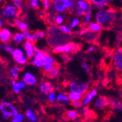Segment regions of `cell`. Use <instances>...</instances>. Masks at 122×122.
Instances as JSON below:
<instances>
[{"mask_svg": "<svg viewBox=\"0 0 122 122\" xmlns=\"http://www.w3.org/2000/svg\"><path fill=\"white\" fill-rule=\"evenodd\" d=\"M0 111L2 113L4 119L14 117L18 113V110L15 106L10 102H2L0 103Z\"/></svg>", "mask_w": 122, "mask_h": 122, "instance_id": "1", "label": "cell"}, {"mask_svg": "<svg viewBox=\"0 0 122 122\" xmlns=\"http://www.w3.org/2000/svg\"><path fill=\"white\" fill-rule=\"evenodd\" d=\"M88 86H89V84L87 82L72 81L69 85V88L71 92L77 93L83 96L88 91Z\"/></svg>", "mask_w": 122, "mask_h": 122, "instance_id": "2", "label": "cell"}, {"mask_svg": "<svg viewBox=\"0 0 122 122\" xmlns=\"http://www.w3.org/2000/svg\"><path fill=\"white\" fill-rule=\"evenodd\" d=\"M106 13V26L105 28H110L115 23L117 18V11L113 7H109L105 10Z\"/></svg>", "mask_w": 122, "mask_h": 122, "instance_id": "3", "label": "cell"}, {"mask_svg": "<svg viewBox=\"0 0 122 122\" xmlns=\"http://www.w3.org/2000/svg\"><path fill=\"white\" fill-rule=\"evenodd\" d=\"M12 56L14 61L20 65H24L27 61V59L25 56L24 52L23 51V50L19 48H17L14 50V52L12 54Z\"/></svg>", "mask_w": 122, "mask_h": 122, "instance_id": "4", "label": "cell"}, {"mask_svg": "<svg viewBox=\"0 0 122 122\" xmlns=\"http://www.w3.org/2000/svg\"><path fill=\"white\" fill-rule=\"evenodd\" d=\"M113 63L117 70L122 72V48L115 52L113 57Z\"/></svg>", "mask_w": 122, "mask_h": 122, "instance_id": "5", "label": "cell"}, {"mask_svg": "<svg viewBox=\"0 0 122 122\" xmlns=\"http://www.w3.org/2000/svg\"><path fill=\"white\" fill-rule=\"evenodd\" d=\"M53 7L57 13H64L68 9L67 0H55L53 1Z\"/></svg>", "mask_w": 122, "mask_h": 122, "instance_id": "6", "label": "cell"}, {"mask_svg": "<svg viewBox=\"0 0 122 122\" xmlns=\"http://www.w3.org/2000/svg\"><path fill=\"white\" fill-rule=\"evenodd\" d=\"M18 10L15 5H5L3 8V15L7 18H12L17 15Z\"/></svg>", "mask_w": 122, "mask_h": 122, "instance_id": "7", "label": "cell"}, {"mask_svg": "<svg viewBox=\"0 0 122 122\" xmlns=\"http://www.w3.org/2000/svg\"><path fill=\"white\" fill-rule=\"evenodd\" d=\"M97 33L93 32L90 31L88 29H83L80 32L79 35L83 37L85 40H88V42H92L97 39Z\"/></svg>", "mask_w": 122, "mask_h": 122, "instance_id": "8", "label": "cell"}, {"mask_svg": "<svg viewBox=\"0 0 122 122\" xmlns=\"http://www.w3.org/2000/svg\"><path fill=\"white\" fill-rule=\"evenodd\" d=\"M96 108L102 109L110 105V99L105 96H99L94 103Z\"/></svg>", "mask_w": 122, "mask_h": 122, "instance_id": "9", "label": "cell"}, {"mask_svg": "<svg viewBox=\"0 0 122 122\" xmlns=\"http://www.w3.org/2000/svg\"><path fill=\"white\" fill-rule=\"evenodd\" d=\"M96 22L101 25L103 28L106 26V13L105 10L103 9H99L96 13Z\"/></svg>", "mask_w": 122, "mask_h": 122, "instance_id": "10", "label": "cell"}, {"mask_svg": "<svg viewBox=\"0 0 122 122\" xmlns=\"http://www.w3.org/2000/svg\"><path fill=\"white\" fill-rule=\"evenodd\" d=\"M39 89L40 90V92L45 95L49 94L50 93L53 92V86H52V84L48 82V81H43L42 83H40L38 86Z\"/></svg>", "mask_w": 122, "mask_h": 122, "instance_id": "11", "label": "cell"}, {"mask_svg": "<svg viewBox=\"0 0 122 122\" xmlns=\"http://www.w3.org/2000/svg\"><path fill=\"white\" fill-rule=\"evenodd\" d=\"M24 48L25 50V53L26 55V57L28 59H31L35 56V46H34L33 43L29 40H26L24 44Z\"/></svg>", "mask_w": 122, "mask_h": 122, "instance_id": "12", "label": "cell"}, {"mask_svg": "<svg viewBox=\"0 0 122 122\" xmlns=\"http://www.w3.org/2000/svg\"><path fill=\"white\" fill-rule=\"evenodd\" d=\"M23 81L26 85L29 86H34L37 82V77H35V75L29 72H26L24 74Z\"/></svg>", "mask_w": 122, "mask_h": 122, "instance_id": "13", "label": "cell"}, {"mask_svg": "<svg viewBox=\"0 0 122 122\" xmlns=\"http://www.w3.org/2000/svg\"><path fill=\"white\" fill-rule=\"evenodd\" d=\"M12 37V34L9 29H2L0 30V41L3 43H7Z\"/></svg>", "mask_w": 122, "mask_h": 122, "instance_id": "14", "label": "cell"}, {"mask_svg": "<svg viewBox=\"0 0 122 122\" xmlns=\"http://www.w3.org/2000/svg\"><path fill=\"white\" fill-rule=\"evenodd\" d=\"M44 74L48 78H56L59 75V66H58V64L55 65L52 69L48 72H45Z\"/></svg>", "mask_w": 122, "mask_h": 122, "instance_id": "15", "label": "cell"}, {"mask_svg": "<svg viewBox=\"0 0 122 122\" xmlns=\"http://www.w3.org/2000/svg\"><path fill=\"white\" fill-rule=\"evenodd\" d=\"M110 106L112 109L122 112V103L116 98H110Z\"/></svg>", "mask_w": 122, "mask_h": 122, "instance_id": "16", "label": "cell"}, {"mask_svg": "<svg viewBox=\"0 0 122 122\" xmlns=\"http://www.w3.org/2000/svg\"><path fill=\"white\" fill-rule=\"evenodd\" d=\"M11 83H12V86H13V91L16 94H18L20 92V90L24 88L26 86V83L24 81L16 82L15 80H13Z\"/></svg>", "mask_w": 122, "mask_h": 122, "instance_id": "17", "label": "cell"}, {"mask_svg": "<svg viewBox=\"0 0 122 122\" xmlns=\"http://www.w3.org/2000/svg\"><path fill=\"white\" fill-rule=\"evenodd\" d=\"M97 91L96 89H92L84 97V99H83V100L82 102L83 105H86L87 104H88L97 96Z\"/></svg>", "mask_w": 122, "mask_h": 122, "instance_id": "18", "label": "cell"}, {"mask_svg": "<svg viewBox=\"0 0 122 122\" xmlns=\"http://www.w3.org/2000/svg\"><path fill=\"white\" fill-rule=\"evenodd\" d=\"M63 117L66 120H75L79 117V114L76 110H66L63 114Z\"/></svg>", "mask_w": 122, "mask_h": 122, "instance_id": "19", "label": "cell"}, {"mask_svg": "<svg viewBox=\"0 0 122 122\" xmlns=\"http://www.w3.org/2000/svg\"><path fill=\"white\" fill-rule=\"evenodd\" d=\"M56 102L59 105H65L70 102L68 96L64 94H59L56 97Z\"/></svg>", "mask_w": 122, "mask_h": 122, "instance_id": "20", "label": "cell"}, {"mask_svg": "<svg viewBox=\"0 0 122 122\" xmlns=\"http://www.w3.org/2000/svg\"><path fill=\"white\" fill-rule=\"evenodd\" d=\"M57 64L56 63V61H55V60L52 58V57H50L47 61L45 63V64H44L43 66V69H44V71L45 72H48L51 69H52L53 66L55 65H56Z\"/></svg>", "mask_w": 122, "mask_h": 122, "instance_id": "21", "label": "cell"}, {"mask_svg": "<svg viewBox=\"0 0 122 122\" xmlns=\"http://www.w3.org/2000/svg\"><path fill=\"white\" fill-rule=\"evenodd\" d=\"M88 29H89L90 31H93V32H95V33H98V32H100L103 27L98 24L97 23H94V22H92L89 24H88Z\"/></svg>", "mask_w": 122, "mask_h": 122, "instance_id": "22", "label": "cell"}, {"mask_svg": "<svg viewBox=\"0 0 122 122\" xmlns=\"http://www.w3.org/2000/svg\"><path fill=\"white\" fill-rule=\"evenodd\" d=\"M20 71H21V68L18 66H15L10 69V72L11 76H12V77L13 78V80H17L18 78L19 73Z\"/></svg>", "mask_w": 122, "mask_h": 122, "instance_id": "23", "label": "cell"}, {"mask_svg": "<svg viewBox=\"0 0 122 122\" xmlns=\"http://www.w3.org/2000/svg\"><path fill=\"white\" fill-rule=\"evenodd\" d=\"M92 2L94 4V6L100 8V9L105 7L108 4L110 3V2L108 1V0H93Z\"/></svg>", "mask_w": 122, "mask_h": 122, "instance_id": "24", "label": "cell"}, {"mask_svg": "<svg viewBox=\"0 0 122 122\" xmlns=\"http://www.w3.org/2000/svg\"><path fill=\"white\" fill-rule=\"evenodd\" d=\"M25 35H24V33H20V32H17L14 35L13 37V40L15 42V44H20L22 42H24L25 40Z\"/></svg>", "mask_w": 122, "mask_h": 122, "instance_id": "25", "label": "cell"}, {"mask_svg": "<svg viewBox=\"0 0 122 122\" xmlns=\"http://www.w3.org/2000/svg\"><path fill=\"white\" fill-rule=\"evenodd\" d=\"M68 98L70 99V101L71 102H77V101H81V99L83 98V96L77 94V93H74V92H70L68 94Z\"/></svg>", "mask_w": 122, "mask_h": 122, "instance_id": "26", "label": "cell"}, {"mask_svg": "<svg viewBox=\"0 0 122 122\" xmlns=\"http://www.w3.org/2000/svg\"><path fill=\"white\" fill-rule=\"evenodd\" d=\"M76 5L77 7H81L83 10H87L91 7V5L89 4V2H86L83 0H79V1L76 2Z\"/></svg>", "mask_w": 122, "mask_h": 122, "instance_id": "27", "label": "cell"}, {"mask_svg": "<svg viewBox=\"0 0 122 122\" xmlns=\"http://www.w3.org/2000/svg\"><path fill=\"white\" fill-rule=\"evenodd\" d=\"M92 19V9L91 7L87 10L86 11V14H85V18H84V21H83V24L84 25H88L90 24Z\"/></svg>", "mask_w": 122, "mask_h": 122, "instance_id": "28", "label": "cell"}, {"mask_svg": "<svg viewBox=\"0 0 122 122\" xmlns=\"http://www.w3.org/2000/svg\"><path fill=\"white\" fill-rule=\"evenodd\" d=\"M23 33H24V35H25V37L27 39V40H29V41H30L31 42H34L35 41H36L34 33H31L29 31H25Z\"/></svg>", "mask_w": 122, "mask_h": 122, "instance_id": "29", "label": "cell"}, {"mask_svg": "<svg viewBox=\"0 0 122 122\" xmlns=\"http://www.w3.org/2000/svg\"><path fill=\"white\" fill-rule=\"evenodd\" d=\"M1 47H2V49H4L6 52L9 53L10 54H13V52H14V50H15V49H13V48L12 46H10L9 44H7V43H3V44H2Z\"/></svg>", "mask_w": 122, "mask_h": 122, "instance_id": "30", "label": "cell"}, {"mask_svg": "<svg viewBox=\"0 0 122 122\" xmlns=\"http://www.w3.org/2000/svg\"><path fill=\"white\" fill-rule=\"evenodd\" d=\"M59 29L61 31V32H62L63 34H65V35H71L72 34V29L67 26H64V25H61L60 27H59Z\"/></svg>", "mask_w": 122, "mask_h": 122, "instance_id": "31", "label": "cell"}, {"mask_svg": "<svg viewBox=\"0 0 122 122\" xmlns=\"http://www.w3.org/2000/svg\"><path fill=\"white\" fill-rule=\"evenodd\" d=\"M26 116L27 117V118L31 121H37V117L35 115V113H33L31 110H27L26 112Z\"/></svg>", "mask_w": 122, "mask_h": 122, "instance_id": "32", "label": "cell"}, {"mask_svg": "<svg viewBox=\"0 0 122 122\" xmlns=\"http://www.w3.org/2000/svg\"><path fill=\"white\" fill-rule=\"evenodd\" d=\"M74 12L77 16H83V15H85V14H86V11L77 6H76L74 8Z\"/></svg>", "mask_w": 122, "mask_h": 122, "instance_id": "33", "label": "cell"}, {"mask_svg": "<svg viewBox=\"0 0 122 122\" xmlns=\"http://www.w3.org/2000/svg\"><path fill=\"white\" fill-rule=\"evenodd\" d=\"M73 42H67L66 44H64V53H72V49L73 46Z\"/></svg>", "mask_w": 122, "mask_h": 122, "instance_id": "34", "label": "cell"}, {"mask_svg": "<svg viewBox=\"0 0 122 122\" xmlns=\"http://www.w3.org/2000/svg\"><path fill=\"white\" fill-rule=\"evenodd\" d=\"M35 34V40H38L40 39H42V38H44L46 36V33L44 32L43 31H37L35 32H34Z\"/></svg>", "mask_w": 122, "mask_h": 122, "instance_id": "35", "label": "cell"}, {"mask_svg": "<svg viewBox=\"0 0 122 122\" xmlns=\"http://www.w3.org/2000/svg\"><path fill=\"white\" fill-rule=\"evenodd\" d=\"M54 21H55V23H56V24L61 25L62 23H63V21H64V18H63V16L61 15L57 14L54 17Z\"/></svg>", "mask_w": 122, "mask_h": 122, "instance_id": "36", "label": "cell"}, {"mask_svg": "<svg viewBox=\"0 0 122 122\" xmlns=\"http://www.w3.org/2000/svg\"><path fill=\"white\" fill-rule=\"evenodd\" d=\"M24 116L22 115L21 113H17L14 117H13L12 120H11V122H21L24 120Z\"/></svg>", "mask_w": 122, "mask_h": 122, "instance_id": "37", "label": "cell"}, {"mask_svg": "<svg viewBox=\"0 0 122 122\" xmlns=\"http://www.w3.org/2000/svg\"><path fill=\"white\" fill-rule=\"evenodd\" d=\"M53 53H64V45L59 46L54 48L53 50Z\"/></svg>", "mask_w": 122, "mask_h": 122, "instance_id": "38", "label": "cell"}, {"mask_svg": "<svg viewBox=\"0 0 122 122\" xmlns=\"http://www.w3.org/2000/svg\"><path fill=\"white\" fill-rule=\"evenodd\" d=\"M81 23V21L78 18H74L72 21H71V23H70V28L71 29H73V28H75L77 27V26H78Z\"/></svg>", "mask_w": 122, "mask_h": 122, "instance_id": "39", "label": "cell"}, {"mask_svg": "<svg viewBox=\"0 0 122 122\" xmlns=\"http://www.w3.org/2000/svg\"><path fill=\"white\" fill-rule=\"evenodd\" d=\"M18 29L22 31H27V29H28V24H26L25 22H23V21H20V24H18Z\"/></svg>", "mask_w": 122, "mask_h": 122, "instance_id": "40", "label": "cell"}, {"mask_svg": "<svg viewBox=\"0 0 122 122\" xmlns=\"http://www.w3.org/2000/svg\"><path fill=\"white\" fill-rule=\"evenodd\" d=\"M38 2V0H31V1H29V6L33 9H37L39 8Z\"/></svg>", "mask_w": 122, "mask_h": 122, "instance_id": "41", "label": "cell"}, {"mask_svg": "<svg viewBox=\"0 0 122 122\" xmlns=\"http://www.w3.org/2000/svg\"><path fill=\"white\" fill-rule=\"evenodd\" d=\"M80 50H81V46L79 45V44L74 43L73 46H72V53H76L78 52Z\"/></svg>", "mask_w": 122, "mask_h": 122, "instance_id": "42", "label": "cell"}, {"mask_svg": "<svg viewBox=\"0 0 122 122\" xmlns=\"http://www.w3.org/2000/svg\"><path fill=\"white\" fill-rule=\"evenodd\" d=\"M81 66H82V68L84 70V71H85L87 74H90V73H91L90 68H89V66H88V65L87 64V63L83 62L82 64H81Z\"/></svg>", "mask_w": 122, "mask_h": 122, "instance_id": "43", "label": "cell"}, {"mask_svg": "<svg viewBox=\"0 0 122 122\" xmlns=\"http://www.w3.org/2000/svg\"><path fill=\"white\" fill-rule=\"evenodd\" d=\"M48 101L51 102H53L55 100H56V94H55V92H51L48 94Z\"/></svg>", "mask_w": 122, "mask_h": 122, "instance_id": "44", "label": "cell"}, {"mask_svg": "<svg viewBox=\"0 0 122 122\" xmlns=\"http://www.w3.org/2000/svg\"><path fill=\"white\" fill-rule=\"evenodd\" d=\"M70 105L74 107L75 108H80L83 105V102L81 101H77V102H72Z\"/></svg>", "mask_w": 122, "mask_h": 122, "instance_id": "45", "label": "cell"}, {"mask_svg": "<svg viewBox=\"0 0 122 122\" xmlns=\"http://www.w3.org/2000/svg\"><path fill=\"white\" fill-rule=\"evenodd\" d=\"M42 4H43V7L45 10H48L50 8V1H48V0H44L42 1Z\"/></svg>", "mask_w": 122, "mask_h": 122, "instance_id": "46", "label": "cell"}, {"mask_svg": "<svg viewBox=\"0 0 122 122\" xmlns=\"http://www.w3.org/2000/svg\"><path fill=\"white\" fill-rule=\"evenodd\" d=\"M13 2L17 8H20L22 6V2L20 1V0H14Z\"/></svg>", "mask_w": 122, "mask_h": 122, "instance_id": "47", "label": "cell"}, {"mask_svg": "<svg viewBox=\"0 0 122 122\" xmlns=\"http://www.w3.org/2000/svg\"><path fill=\"white\" fill-rule=\"evenodd\" d=\"M94 50H95L94 47L93 46H89V47L88 48V49H87V51H88V52H93Z\"/></svg>", "mask_w": 122, "mask_h": 122, "instance_id": "48", "label": "cell"}, {"mask_svg": "<svg viewBox=\"0 0 122 122\" xmlns=\"http://www.w3.org/2000/svg\"><path fill=\"white\" fill-rule=\"evenodd\" d=\"M2 26V19L0 18V30H1Z\"/></svg>", "mask_w": 122, "mask_h": 122, "instance_id": "49", "label": "cell"}, {"mask_svg": "<svg viewBox=\"0 0 122 122\" xmlns=\"http://www.w3.org/2000/svg\"><path fill=\"white\" fill-rule=\"evenodd\" d=\"M104 122H110V121H104Z\"/></svg>", "mask_w": 122, "mask_h": 122, "instance_id": "50", "label": "cell"}, {"mask_svg": "<svg viewBox=\"0 0 122 122\" xmlns=\"http://www.w3.org/2000/svg\"><path fill=\"white\" fill-rule=\"evenodd\" d=\"M121 19H122V13H121Z\"/></svg>", "mask_w": 122, "mask_h": 122, "instance_id": "51", "label": "cell"}]
</instances>
